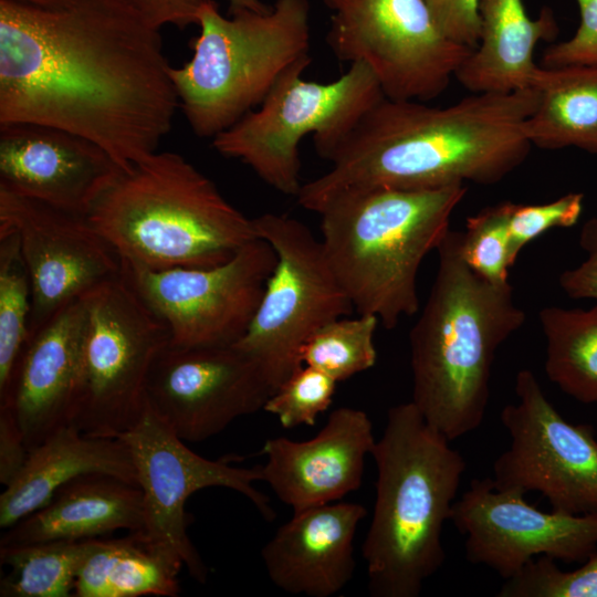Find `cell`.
Instances as JSON below:
<instances>
[{
	"label": "cell",
	"mask_w": 597,
	"mask_h": 597,
	"mask_svg": "<svg viewBox=\"0 0 597 597\" xmlns=\"http://www.w3.org/2000/svg\"><path fill=\"white\" fill-rule=\"evenodd\" d=\"M538 320L548 379L572 398L597 404V302L586 310L546 306Z\"/></svg>",
	"instance_id": "obj_27"
},
{
	"label": "cell",
	"mask_w": 597,
	"mask_h": 597,
	"mask_svg": "<svg viewBox=\"0 0 597 597\" xmlns=\"http://www.w3.org/2000/svg\"><path fill=\"white\" fill-rule=\"evenodd\" d=\"M144 528L142 490L114 475H82L57 490L51 501L4 530L0 545L86 541L118 530Z\"/></svg>",
	"instance_id": "obj_23"
},
{
	"label": "cell",
	"mask_w": 597,
	"mask_h": 597,
	"mask_svg": "<svg viewBox=\"0 0 597 597\" xmlns=\"http://www.w3.org/2000/svg\"><path fill=\"white\" fill-rule=\"evenodd\" d=\"M96 538L0 545L1 597H67Z\"/></svg>",
	"instance_id": "obj_28"
},
{
	"label": "cell",
	"mask_w": 597,
	"mask_h": 597,
	"mask_svg": "<svg viewBox=\"0 0 597 597\" xmlns=\"http://www.w3.org/2000/svg\"><path fill=\"white\" fill-rule=\"evenodd\" d=\"M498 596L597 597V552L574 570H562L555 559L538 556L504 579Z\"/></svg>",
	"instance_id": "obj_32"
},
{
	"label": "cell",
	"mask_w": 597,
	"mask_h": 597,
	"mask_svg": "<svg viewBox=\"0 0 597 597\" xmlns=\"http://www.w3.org/2000/svg\"><path fill=\"white\" fill-rule=\"evenodd\" d=\"M437 24L453 41L474 49L480 38V0H425Z\"/></svg>",
	"instance_id": "obj_37"
},
{
	"label": "cell",
	"mask_w": 597,
	"mask_h": 597,
	"mask_svg": "<svg viewBox=\"0 0 597 597\" xmlns=\"http://www.w3.org/2000/svg\"><path fill=\"white\" fill-rule=\"evenodd\" d=\"M191 59L170 76L191 130L214 138L261 105L280 77L311 56L307 0H276L268 12L224 18L203 0Z\"/></svg>",
	"instance_id": "obj_7"
},
{
	"label": "cell",
	"mask_w": 597,
	"mask_h": 597,
	"mask_svg": "<svg viewBox=\"0 0 597 597\" xmlns=\"http://www.w3.org/2000/svg\"><path fill=\"white\" fill-rule=\"evenodd\" d=\"M579 9V25L568 40L545 49L544 67L565 65L597 66V0H576Z\"/></svg>",
	"instance_id": "obj_35"
},
{
	"label": "cell",
	"mask_w": 597,
	"mask_h": 597,
	"mask_svg": "<svg viewBox=\"0 0 597 597\" xmlns=\"http://www.w3.org/2000/svg\"><path fill=\"white\" fill-rule=\"evenodd\" d=\"M123 169L100 146L52 126L0 125V186L86 216Z\"/></svg>",
	"instance_id": "obj_18"
},
{
	"label": "cell",
	"mask_w": 597,
	"mask_h": 597,
	"mask_svg": "<svg viewBox=\"0 0 597 597\" xmlns=\"http://www.w3.org/2000/svg\"><path fill=\"white\" fill-rule=\"evenodd\" d=\"M119 438L127 447L142 490L147 543L187 568L205 583L208 569L187 534V500L206 488H227L244 495L266 520L275 515L269 499L255 489L259 465L241 468L232 460L206 459L191 451L177 433L149 407Z\"/></svg>",
	"instance_id": "obj_12"
},
{
	"label": "cell",
	"mask_w": 597,
	"mask_h": 597,
	"mask_svg": "<svg viewBox=\"0 0 597 597\" xmlns=\"http://www.w3.org/2000/svg\"><path fill=\"white\" fill-rule=\"evenodd\" d=\"M311 62L308 56L291 66L258 109L212 138L219 154L241 160L266 185L293 197L303 186L302 139L312 135L317 155L331 161L362 117L385 97L363 63L318 83L302 77Z\"/></svg>",
	"instance_id": "obj_8"
},
{
	"label": "cell",
	"mask_w": 597,
	"mask_h": 597,
	"mask_svg": "<svg viewBox=\"0 0 597 597\" xmlns=\"http://www.w3.org/2000/svg\"><path fill=\"white\" fill-rule=\"evenodd\" d=\"M20 2L29 3L41 8H63L71 4L74 0H17Z\"/></svg>",
	"instance_id": "obj_41"
},
{
	"label": "cell",
	"mask_w": 597,
	"mask_h": 597,
	"mask_svg": "<svg viewBox=\"0 0 597 597\" xmlns=\"http://www.w3.org/2000/svg\"><path fill=\"white\" fill-rule=\"evenodd\" d=\"M584 209V193L569 192L538 205L507 201V227L514 253L546 231L575 226Z\"/></svg>",
	"instance_id": "obj_34"
},
{
	"label": "cell",
	"mask_w": 597,
	"mask_h": 597,
	"mask_svg": "<svg viewBox=\"0 0 597 597\" xmlns=\"http://www.w3.org/2000/svg\"><path fill=\"white\" fill-rule=\"evenodd\" d=\"M461 243L462 231L450 229L438 245L434 281L409 333L410 401L449 441L483 422L495 354L526 317L510 282L476 274Z\"/></svg>",
	"instance_id": "obj_3"
},
{
	"label": "cell",
	"mask_w": 597,
	"mask_h": 597,
	"mask_svg": "<svg viewBox=\"0 0 597 597\" xmlns=\"http://www.w3.org/2000/svg\"><path fill=\"white\" fill-rule=\"evenodd\" d=\"M86 326L84 295L30 336L10 385L0 397L31 451L67 426Z\"/></svg>",
	"instance_id": "obj_20"
},
{
	"label": "cell",
	"mask_w": 597,
	"mask_h": 597,
	"mask_svg": "<svg viewBox=\"0 0 597 597\" xmlns=\"http://www.w3.org/2000/svg\"><path fill=\"white\" fill-rule=\"evenodd\" d=\"M578 241L586 256L577 265L563 271L558 283L563 292L573 300L597 302V216L585 221Z\"/></svg>",
	"instance_id": "obj_36"
},
{
	"label": "cell",
	"mask_w": 597,
	"mask_h": 597,
	"mask_svg": "<svg viewBox=\"0 0 597 597\" xmlns=\"http://www.w3.org/2000/svg\"><path fill=\"white\" fill-rule=\"evenodd\" d=\"M516 401L500 419L509 447L493 463L494 485L541 493L554 511L597 513V439L593 426L572 423L546 398L530 369L515 377Z\"/></svg>",
	"instance_id": "obj_14"
},
{
	"label": "cell",
	"mask_w": 597,
	"mask_h": 597,
	"mask_svg": "<svg viewBox=\"0 0 597 597\" xmlns=\"http://www.w3.org/2000/svg\"><path fill=\"white\" fill-rule=\"evenodd\" d=\"M122 263L123 279L168 327L170 346L217 347L234 345L247 333L276 253L256 238L229 261L206 269Z\"/></svg>",
	"instance_id": "obj_13"
},
{
	"label": "cell",
	"mask_w": 597,
	"mask_h": 597,
	"mask_svg": "<svg viewBox=\"0 0 597 597\" xmlns=\"http://www.w3.org/2000/svg\"><path fill=\"white\" fill-rule=\"evenodd\" d=\"M326 43L342 62L363 63L388 100L441 95L472 53L437 24L425 0H323Z\"/></svg>",
	"instance_id": "obj_11"
},
{
	"label": "cell",
	"mask_w": 597,
	"mask_h": 597,
	"mask_svg": "<svg viewBox=\"0 0 597 597\" xmlns=\"http://www.w3.org/2000/svg\"><path fill=\"white\" fill-rule=\"evenodd\" d=\"M273 389L261 366L235 345H168L150 369L149 407L184 441L202 442L263 409Z\"/></svg>",
	"instance_id": "obj_17"
},
{
	"label": "cell",
	"mask_w": 597,
	"mask_h": 597,
	"mask_svg": "<svg viewBox=\"0 0 597 597\" xmlns=\"http://www.w3.org/2000/svg\"><path fill=\"white\" fill-rule=\"evenodd\" d=\"M368 415L339 407L312 439H269L259 465L261 481L293 511L332 503L362 485L365 459L375 446Z\"/></svg>",
	"instance_id": "obj_19"
},
{
	"label": "cell",
	"mask_w": 597,
	"mask_h": 597,
	"mask_svg": "<svg viewBox=\"0 0 597 597\" xmlns=\"http://www.w3.org/2000/svg\"><path fill=\"white\" fill-rule=\"evenodd\" d=\"M366 514L362 504L348 502L293 511L261 551L270 580L292 595L339 593L354 576V537Z\"/></svg>",
	"instance_id": "obj_21"
},
{
	"label": "cell",
	"mask_w": 597,
	"mask_h": 597,
	"mask_svg": "<svg viewBox=\"0 0 597 597\" xmlns=\"http://www.w3.org/2000/svg\"><path fill=\"white\" fill-rule=\"evenodd\" d=\"M32 290L18 234L0 227V397L29 339Z\"/></svg>",
	"instance_id": "obj_29"
},
{
	"label": "cell",
	"mask_w": 597,
	"mask_h": 597,
	"mask_svg": "<svg viewBox=\"0 0 597 597\" xmlns=\"http://www.w3.org/2000/svg\"><path fill=\"white\" fill-rule=\"evenodd\" d=\"M184 566L153 548L143 533L96 538L77 575L76 597H175Z\"/></svg>",
	"instance_id": "obj_26"
},
{
	"label": "cell",
	"mask_w": 597,
	"mask_h": 597,
	"mask_svg": "<svg viewBox=\"0 0 597 597\" xmlns=\"http://www.w3.org/2000/svg\"><path fill=\"white\" fill-rule=\"evenodd\" d=\"M537 101L534 87L472 93L446 107L384 97L336 150L332 168L303 184L297 202L316 212L349 189L498 184L531 151L522 127Z\"/></svg>",
	"instance_id": "obj_2"
},
{
	"label": "cell",
	"mask_w": 597,
	"mask_h": 597,
	"mask_svg": "<svg viewBox=\"0 0 597 597\" xmlns=\"http://www.w3.org/2000/svg\"><path fill=\"white\" fill-rule=\"evenodd\" d=\"M336 384L323 371L302 365L274 390L263 410L275 416L283 428L312 427L332 404Z\"/></svg>",
	"instance_id": "obj_33"
},
{
	"label": "cell",
	"mask_w": 597,
	"mask_h": 597,
	"mask_svg": "<svg viewBox=\"0 0 597 597\" xmlns=\"http://www.w3.org/2000/svg\"><path fill=\"white\" fill-rule=\"evenodd\" d=\"M252 219L258 238L273 247L276 264L247 333L234 345L258 362L274 392L303 365L305 342L355 308L307 226L271 212Z\"/></svg>",
	"instance_id": "obj_10"
},
{
	"label": "cell",
	"mask_w": 597,
	"mask_h": 597,
	"mask_svg": "<svg viewBox=\"0 0 597 597\" xmlns=\"http://www.w3.org/2000/svg\"><path fill=\"white\" fill-rule=\"evenodd\" d=\"M379 320L369 314L336 318L318 328L303 345V365L314 367L335 381L370 369L377 359L374 335Z\"/></svg>",
	"instance_id": "obj_30"
},
{
	"label": "cell",
	"mask_w": 597,
	"mask_h": 597,
	"mask_svg": "<svg viewBox=\"0 0 597 597\" xmlns=\"http://www.w3.org/2000/svg\"><path fill=\"white\" fill-rule=\"evenodd\" d=\"M230 2V10L232 13L250 10L254 12H268L272 9V7H268L260 0H229Z\"/></svg>",
	"instance_id": "obj_40"
},
{
	"label": "cell",
	"mask_w": 597,
	"mask_h": 597,
	"mask_svg": "<svg viewBox=\"0 0 597 597\" xmlns=\"http://www.w3.org/2000/svg\"><path fill=\"white\" fill-rule=\"evenodd\" d=\"M30 450L22 430L8 408H0V482L9 485L23 469Z\"/></svg>",
	"instance_id": "obj_39"
},
{
	"label": "cell",
	"mask_w": 597,
	"mask_h": 597,
	"mask_svg": "<svg viewBox=\"0 0 597 597\" xmlns=\"http://www.w3.org/2000/svg\"><path fill=\"white\" fill-rule=\"evenodd\" d=\"M129 10L149 25L186 28L197 23V14L203 0H112Z\"/></svg>",
	"instance_id": "obj_38"
},
{
	"label": "cell",
	"mask_w": 597,
	"mask_h": 597,
	"mask_svg": "<svg viewBox=\"0 0 597 597\" xmlns=\"http://www.w3.org/2000/svg\"><path fill=\"white\" fill-rule=\"evenodd\" d=\"M465 193V185L359 188L318 208L325 256L358 314L391 329L419 311V268L450 230Z\"/></svg>",
	"instance_id": "obj_5"
},
{
	"label": "cell",
	"mask_w": 597,
	"mask_h": 597,
	"mask_svg": "<svg viewBox=\"0 0 597 597\" xmlns=\"http://www.w3.org/2000/svg\"><path fill=\"white\" fill-rule=\"evenodd\" d=\"M86 218L123 262L150 270L216 266L258 238L253 219L172 151L123 169Z\"/></svg>",
	"instance_id": "obj_6"
},
{
	"label": "cell",
	"mask_w": 597,
	"mask_h": 597,
	"mask_svg": "<svg viewBox=\"0 0 597 597\" xmlns=\"http://www.w3.org/2000/svg\"><path fill=\"white\" fill-rule=\"evenodd\" d=\"M478 45L458 70L455 78L471 93H510L532 86L538 70L534 49L558 34L547 8L527 15L522 0H480Z\"/></svg>",
	"instance_id": "obj_24"
},
{
	"label": "cell",
	"mask_w": 597,
	"mask_h": 597,
	"mask_svg": "<svg viewBox=\"0 0 597 597\" xmlns=\"http://www.w3.org/2000/svg\"><path fill=\"white\" fill-rule=\"evenodd\" d=\"M531 87L538 101L522 127L530 144L597 156V66H540Z\"/></svg>",
	"instance_id": "obj_25"
},
{
	"label": "cell",
	"mask_w": 597,
	"mask_h": 597,
	"mask_svg": "<svg viewBox=\"0 0 597 597\" xmlns=\"http://www.w3.org/2000/svg\"><path fill=\"white\" fill-rule=\"evenodd\" d=\"M0 227L18 234L29 272V338L70 303L122 275L121 256L86 216L0 186Z\"/></svg>",
	"instance_id": "obj_15"
},
{
	"label": "cell",
	"mask_w": 597,
	"mask_h": 597,
	"mask_svg": "<svg viewBox=\"0 0 597 597\" xmlns=\"http://www.w3.org/2000/svg\"><path fill=\"white\" fill-rule=\"evenodd\" d=\"M461 253L465 263L493 284L509 282L517 259L507 227V201L480 210L465 220Z\"/></svg>",
	"instance_id": "obj_31"
},
{
	"label": "cell",
	"mask_w": 597,
	"mask_h": 597,
	"mask_svg": "<svg viewBox=\"0 0 597 597\" xmlns=\"http://www.w3.org/2000/svg\"><path fill=\"white\" fill-rule=\"evenodd\" d=\"M84 297L86 326L69 425L117 438L146 408L148 376L169 345V332L122 275Z\"/></svg>",
	"instance_id": "obj_9"
},
{
	"label": "cell",
	"mask_w": 597,
	"mask_h": 597,
	"mask_svg": "<svg viewBox=\"0 0 597 597\" xmlns=\"http://www.w3.org/2000/svg\"><path fill=\"white\" fill-rule=\"evenodd\" d=\"M159 30L112 0H0V125L70 132L128 169L157 151L179 106Z\"/></svg>",
	"instance_id": "obj_1"
},
{
	"label": "cell",
	"mask_w": 597,
	"mask_h": 597,
	"mask_svg": "<svg viewBox=\"0 0 597 597\" xmlns=\"http://www.w3.org/2000/svg\"><path fill=\"white\" fill-rule=\"evenodd\" d=\"M411 402L389 408L371 457L376 499L363 543L373 597H417L444 564L442 532L465 471L462 454Z\"/></svg>",
	"instance_id": "obj_4"
},
{
	"label": "cell",
	"mask_w": 597,
	"mask_h": 597,
	"mask_svg": "<svg viewBox=\"0 0 597 597\" xmlns=\"http://www.w3.org/2000/svg\"><path fill=\"white\" fill-rule=\"evenodd\" d=\"M450 521L465 538L467 561L503 579L538 556L583 563L597 552V513L541 511L524 494L498 489L491 478L471 481Z\"/></svg>",
	"instance_id": "obj_16"
},
{
	"label": "cell",
	"mask_w": 597,
	"mask_h": 597,
	"mask_svg": "<svg viewBox=\"0 0 597 597\" xmlns=\"http://www.w3.org/2000/svg\"><path fill=\"white\" fill-rule=\"evenodd\" d=\"M108 474L137 484L135 467L119 438L88 436L67 425L32 449L0 495V527L7 530L48 504L60 488L86 474Z\"/></svg>",
	"instance_id": "obj_22"
}]
</instances>
